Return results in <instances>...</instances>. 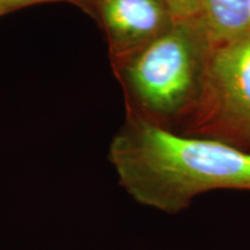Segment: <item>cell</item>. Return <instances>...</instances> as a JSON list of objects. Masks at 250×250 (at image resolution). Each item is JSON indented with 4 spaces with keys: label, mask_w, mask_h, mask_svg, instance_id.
Here are the masks:
<instances>
[{
    "label": "cell",
    "mask_w": 250,
    "mask_h": 250,
    "mask_svg": "<svg viewBox=\"0 0 250 250\" xmlns=\"http://www.w3.org/2000/svg\"><path fill=\"white\" fill-rule=\"evenodd\" d=\"M174 21L188 20L202 15L201 0H160Z\"/></svg>",
    "instance_id": "8992f818"
},
{
    "label": "cell",
    "mask_w": 250,
    "mask_h": 250,
    "mask_svg": "<svg viewBox=\"0 0 250 250\" xmlns=\"http://www.w3.org/2000/svg\"><path fill=\"white\" fill-rule=\"evenodd\" d=\"M202 20L212 48L250 31V0H201Z\"/></svg>",
    "instance_id": "5b68a950"
},
{
    "label": "cell",
    "mask_w": 250,
    "mask_h": 250,
    "mask_svg": "<svg viewBox=\"0 0 250 250\" xmlns=\"http://www.w3.org/2000/svg\"><path fill=\"white\" fill-rule=\"evenodd\" d=\"M109 159L134 201L165 213H180L212 190H250V152L180 136L144 117L131 120L115 136Z\"/></svg>",
    "instance_id": "6da1fadb"
},
{
    "label": "cell",
    "mask_w": 250,
    "mask_h": 250,
    "mask_svg": "<svg viewBox=\"0 0 250 250\" xmlns=\"http://www.w3.org/2000/svg\"><path fill=\"white\" fill-rule=\"evenodd\" d=\"M7 13L6 12V7H5V0H0V15Z\"/></svg>",
    "instance_id": "ba28073f"
},
{
    "label": "cell",
    "mask_w": 250,
    "mask_h": 250,
    "mask_svg": "<svg viewBox=\"0 0 250 250\" xmlns=\"http://www.w3.org/2000/svg\"><path fill=\"white\" fill-rule=\"evenodd\" d=\"M46 1H67L76 4L83 9V11L88 12V13L95 15L93 6V0H5V7L6 12H11L13 9L24 7V6H30L34 4H40V2Z\"/></svg>",
    "instance_id": "52a82bcc"
},
{
    "label": "cell",
    "mask_w": 250,
    "mask_h": 250,
    "mask_svg": "<svg viewBox=\"0 0 250 250\" xmlns=\"http://www.w3.org/2000/svg\"><path fill=\"white\" fill-rule=\"evenodd\" d=\"M190 131L250 152V31L212 48Z\"/></svg>",
    "instance_id": "3957f363"
},
{
    "label": "cell",
    "mask_w": 250,
    "mask_h": 250,
    "mask_svg": "<svg viewBox=\"0 0 250 250\" xmlns=\"http://www.w3.org/2000/svg\"><path fill=\"white\" fill-rule=\"evenodd\" d=\"M211 50L201 17L174 21L125 61V80L148 114L176 116L196 102Z\"/></svg>",
    "instance_id": "7a4b0ae2"
},
{
    "label": "cell",
    "mask_w": 250,
    "mask_h": 250,
    "mask_svg": "<svg viewBox=\"0 0 250 250\" xmlns=\"http://www.w3.org/2000/svg\"><path fill=\"white\" fill-rule=\"evenodd\" d=\"M107 31L110 50L125 62L173 24L160 0H93Z\"/></svg>",
    "instance_id": "277c9868"
}]
</instances>
